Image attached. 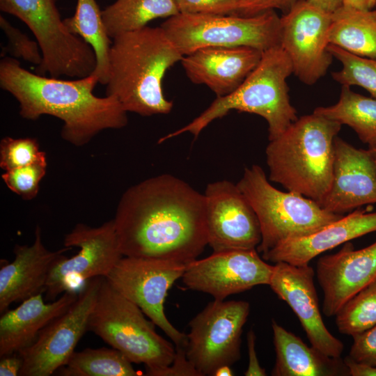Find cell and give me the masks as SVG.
<instances>
[{"label":"cell","instance_id":"1","mask_svg":"<svg viewBox=\"0 0 376 376\" xmlns=\"http://www.w3.org/2000/svg\"><path fill=\"white\" fill-rule=\"evenodd\" d=\"M113 221L124 256L188 264L207 245L204 194L170 174L128 188Z\"/></svg>","mask_w":376,"mask_h":376},{"label":"cell","instance_id":"2","mask_svg":"<svg viewBox=\"0 0 376 376\" xmlns=\"http://www.w3.org/2000/svg\"><path fill=\"white\" fill-rule=\"evenodd\" d=\"M97 83L93 74L64 80L34 74L11 56L0 61V86L17 100L19 115L31 120L43 115L59 118L62 138L75 146L87 144L101 131L127 124V112L116 97L94 95Z\"/></svg>","mask_w":376,"mask_h":376},{"label":"cell","instance_id":"3","mask_svg":"<svg viewBox=\"0 0 376 376\" xmlns=\"http://www.w3.org/2000/svg\"><path fill=\"white\" fill-rule=\"evenodd\" d=\"M182 57L160 26L118 35L109 50L106 95L116 97L127 112L167 114L173 102L163 93L162 79Z\"/></svg>","mask_w":376,"mask_h":376},{"label":"cell","instance_id":"4","mask_svg":"<svg viewBox=\"0 0 376 376\" xmlns=\"http://www.w3.org/2000/svg\"><path fill=\"white\" fill-rule=\"evenodd\" d=\"M342 125L315 113L292 123L265 150L269 180L316 202L330 189Z\"/></svg>","mask_w":376,"mask_h":376},{"label":"cell","instance_id":"5","mask_svg":"<svg viewBox=\"0 0 376 376\" xmlns=\"http://www.w3.org/2000/svg\"><path fill=\"white\" fill-rule=\"evenodd\" d=\"M292 73V62L280 45L263 51L257 66L235 91L217 97L198 116L160 138L158 143L185 132L196 137L214 120L222 118L231 110L263 117L268 124L269 140L277 138L298 118L290 100L286 81Z\"/></svg>","mask_w":376,"mask_h":376},{"label":"cell","instance_id":"6","mask_svg":"<svg viewBox=\"0 0 376 376\" xmlns=\"http://www.w3.org/2000/svg\"><path fill=\"white\" fill-rule=\"evenodd\" d=\"M143 314L103 277L87 330L120 351L132 363L145 364L146 375L155 376L172 363L175 347L155 331V324Z\"/></svg>","mask_w":376,"mask_h":376},{"label":"cell","instance_id":"7","mask_svg":"<svg viewBox=\"0 0 376 376\" xmlns=\"http://www.w3.org/2000/svg\"><path fill=\"white\" fill-rule=\"evenodd\" d=\"M258 219L262 255L288 240L312 234L343 215L328 212L316 201L273 187L258 165L245 168L236 183Z\"/></svg>","mask_w":376,"mask_h":376},{"label":"cell","instance_id":"8","mask_svg":"<svg viewBox=\"0 0 376 376\" xmlns=\"http://www.w3.org/2000/svg\"><path fill=\"white\" fill-rule=\"evenodd\" d=\"M160 27L183 56L207 47L248 46L263 52L281 43V17L274 10L253 16L179 13Z\"/></svg>","mask_w":376,"mask_h":376},{"label":"cell","instance_id":"9","mask_svg":"<svg viewBox=\"0 0 376 376\" xmlns=\"http://www.w3.org/2000/svg\"><path fill=\"white\" fill-rule=\"evenodd\" d=\"M56 0H0L2 11L23 21L33 33L42 55L39 75L83 78L96 67L93 49L72 33L61 19Z\"/></svg>","mask_w":376,"mask_h":376},{"label":"cell","instance_id":"10","mask_svg":"<svg viewBox=\"0 0 376 376\" xmlns=\"http://www.w3.org/2000/svg\"><path fill=\"white\" fill-rule=\"evenodd\" d=\"M187 265L157 258L123 256L104 278L159 327L175 347H186L187 334L167 319L164 302L169 290L182 278Z\"/></svg>","mask_w":376,"mask_h":376},{"label":"cell","instance_id":"11","mask_svg":"<svg viewBox=\"0 0 376 376\" xmlns=\"http://www.w3.org/2000/svg\"><path fill=\"white\" fill-rule=\"evenodd\" d=\"M250 313L246 301L214 299L190 322L186 356L201 376L240 358L241 336Z\"/></svg>","mask_w":376,"mask_h":376},{"label":"cell","instance_id":"12","mask_svg":"<svg viewBox=\"0 0 376 376\" xmlns=\"http://www.w3.org/2000/svg\"><path fill=\"white\" fill-rule=\"evenodd\" d=\"M63 243L79 250L70 258L62 255L52 267L45 290L49 300L63 292H79L91 279L106 277L124 256L113 219L97 227L77 224Z\"/></svg>","mask_w":376,"mask_h":376},{"label":"cell","instance_id":"13","mask_svg":"<svg viewBox=\"0 0 376 376\" xmlns=\"http://www.w3.org/2000/svg\"><path fill=\"white\" fill-rule=\"evenodd\" d=\"M102 278L88 280L73 304L44 327L32 345L18 352L24 359L19 376H49L66 364L88 331Z\"/></svg>","mask_w":376,"mask_h":376},{"label":"cell","instance_id":"14","mask_svg":"<svg viewBox=\"0 0 376 376\" xmlns=\"http://www.w3.org/2000/svg\"><path fill=\"white\" fill-rule=\"evenodd\" d=\"M331 16L307 0H298L281 17L280 46L292 62L293 73L305 84L316 83L332 62L328 50Z\"/></svg>","mask_w":376,"mask_h":376},{"label":"cell","instance_id":"15","mask_svg":"<svg viewBox=\"0 0 376 376\" xmlns=\"http://www.w3.org/2000/svg\"><path fill=\"white\" fill-rule=\"evenodd\" d=\"M274 265L260 258L256 249L213 252L188 263L182 276L190 290L212 295L214 299L269 285Z\"/></svg>","mask_w":376,"mask_h":376},{"label":"cell","instance_id":"16","mask_svg":"<svg viewBox=\"0 0 376 376\" xmlns=\"http://www.w3.org/2000/svg\"><path fill=\"white\" fill-rule=\"evenodd\" d=\"M207 245L213 252L254 249L261 242L260 226L237 184L209 183L204 192Z\"/></svg>","mask_w":376,"mask_h":376},{"label":"cell","instance_id":"17","mask_svg":"<svg viewBox=\"0 0 376 376\" xmlns=\"http://www.w3.org/2000/svg\"><path fill=\"white\" fill-rule=\"evenodd\" d=\"M314 275L309 265L295 266L277 262L269 285L296 314L311 345L329 357H340L344 345L329 332L323 322Z\"/></svg>","mask_w":376,"mask_h":376},{"label":"cell","instance_id":"18","mask_svg":"<svg viewBox=\"0 0 376 376\" xmlns=\"http://www.w3.org/2000/svg\"><path fill=\"white\" fill-rule=\"evenodd\" d=\"M316 276L324 294L322 312L327 317L336 315L349 299L376 280V242L359 250L345 242L337 253L318 259Z\"/></svg>","mask_w":376,"mask_h":376},{"label":"cell","instance_id":"19","mask_svg":"<svg viewBox=\"0 0 376 376\" xmlns=\"http://www.w3.org/2000/svg\"><path fill=\"white\" fill-rule=\"evenodd\" d=\"M317 203L341 215L376 203V170L367 150L357 148L336 136L331 185Z\"/></svg>","mask_w":376,"mask_h":376},{"label":"cell","instance_id":"20","mask_svg":"<svg viewBox=\"0 0 376 376\" xmlns=\"http://www.w3.org/2000/svg\"><path fill=\"white\" fill-rule=\"evenodd\" d=\"M262 54V51L248 46H213L185 55L180 62L191 81L204 84L217 97H223L241 85Z\"/></svg>","mask_w":376,"mask_h":376},{"label":"cell","instance_id":"21","mask_svg":"<svg viewBox=\"0 0 376 376\" xmlns=\"http://www.w3.org/2000/svg\"><path fill=\"white\" fill-rule=\"evenodd\" d=\"M72 247L64 246L57 251L48 250L42 239L39 226L35 229V239L31 246L16 244L15 259L1 261L0 313L6 311L13 302L42 293L51 269L58 258Z\"/></svg>","mask_w":376,"mask_h":376},{"label":"cell","instance_id":"22","mask_svg":"<svg viewBox=\"0 0 376 376\" xmlns=\"http://www.w3.org/2000/svg\"><path fill=\"white\" fill-rule=\"evenodd\" d=\"M375 231L376 212H366L357 208L312 234L280 244L262 255V258L274 263L307 265L320 254Z\"/></svg>","mask_w":376,"mask_h":376},{"label":"cell","instance_id":"23","mask_svg":"<svg viewBox=\"0 0 376 376\" xmlns=\"http://www.w3.org/2000/svg\"><path fill=\"white\" fill-rule=\"evenodd\" d=\"M79 292L68 290L56 301L45 304L42 293L31 297L0 318V357L18 352L33 343L40 331L65 312Z\"/></svg>","mask_w":376,"mask_h":376},{"label":"cell","instance_id":"24","mask_svg":"<svg viewBox=\"0 0 376 376\" xmlns=\"http://www.w3.org/2000/svg\"><path fill=\"white\" fill-rule=\"evenodd\" d=\"M276 361L273 376H347L349 370L340 357L326 355L308 346L274 320L272 321Z\"/></svg>","mask_w":376,"mask_h":376},{"label":"cell","instance_id":"25","mask_svg":"<svg viewBox=\"0 0 376 376\" xmlns=\"http://www.w3.org/2000/svg\"><path fill=\"white\" fill-rule=\"evenodd\" d=\"M328 40L353 54L376 58V9L341 6L332 13Z\"/></svg>","mask_w":376,"mask_h":376},{"label":"cell","instance_id":"26","mask_svg":"<svg viewBox=\"0 0 376 376\" xmlns=\"http://www.w3.org/2000/svg\"><path fill=\"white\" fill-rule=\"evenodd\" d=\"M180 12L173 0H116L102 11L111 39L147 26L157 18H169Z\"/></svg>","mask_w":376,"mask_h":376},{"label":"cell","instance_id":"27","mask_svg":"<svg viewBox=\"0 0 376 376\" xmlns=\"http://www.w3.org/2000/svg\"><path fill=\"white\" fill-rule=\"evenodd\" d=\"M313 113L348 125L368 148L376 146V99L357 93L350 86L343 85L336 104L317 107Z\"/></svg>","mask_w":376,"mask_h":376},{"label":"cell","instance_id":"28","mask_svg":"<svg viewBox=\"0 0 376 376\" xmlns=\"http://www.w3.org/2000/svg\"><path fill=\"white\" fill-rule=\"evenodd\" d=\"M63 22L68 29L82 38L93 49L96 67L92 73L97 77L99 83L105 85L109 72V55L112 39L104 27L102 11L95 0H77L73 16Z\"/></svg>","mask_w":376,"mask_h":376},{"label":"cell","instance_id":"29","mask_svg":"<svg viewBox=\"0 0 376 376\" xmlns=\"http://www.w3.org/2000/svg\"><path fill=\"white\" fill-rule=\"evenodd\" d=\"M129 359L113 348H86L74 352L66 364L56 371L68 376H136Z\"/></svg>","mask_w":376,"mask_h":376},{"label":"cell","instance_id":"30","mask_svg":"<svg viewBox=\"0 0 376 376\" xmlns=\"http://www.w3.org/2000/svg\"><path fill=\"white\" fill-rule=\"evenodd\" d=\"M338 331L354 336L376 325V280L349 299L336 314Z\"/></svg>","mask_w":376,"mask_h":376},{"label":"cell","instance_id":"31","mask_svg":"<svg viewBox=\"0 0 376 376\" xmlns=\"http://www.w3.org/2000/svg\"><path fill=\"white\" fill-rule=\"evenodd\" d=\"M328 50L342 64L340 70L331 73L332 78L342 86L363 88L376 99V58L359 56L331 44Z\"/></svg>","mask_w":376,"mask_h":376},{"label":"cell","instance_id":"32","mask_svg":"<svg viewBox=\"0 0 376 376\" xmlns=\"http://www.w3.org/2000/svg\"><path fill=\"white\" fill-rule=\"evenodd\" d=\"M47 162L36 139L6 136L0 142V167L5 171Z\"/></svg>","mask_w":376,"mask_h":376},{"label":"cell","instance_id":"33","mask_svg":"<svg viewBox=\"0 0 376 376\" xmlns=\"http://www.w3.org/2000/svg\"><path fill=\"white\" fill-rule=\"evenodd\" d=\"M47 162L5 171L1 175L7 187L13 192L29 201L34 198L39 191V184L47 171Z\"/></svg>","mask_w":376,"mask_h":376},{"label":"cell","instance_id":"34","mask_svg":"<svg viewBox=\"0 0 376 376\" xmlns=\"http://www.w3.org/2000/svg\"><path fill=\"white\" fill-rule=\"evenodd\" d=\"M0 26L8 39L6 46L2 48L1 56L9 54L11 57L22 58L38 67L41 65L42 55L37 41L31 40L2 15L0 16Z\"/></svg>","mask_w":376,"mask_h":376},{"label":"cell","instance_id":"35","mask_svg":"<svg viewBox=\"0 0 376 376\" xmlns=\"http://www.w3.org/2000/svg\"><path fill=\"white\" fill-rule=\"evenodd\" d=\"M179 12L188 14H235L240 0H173Z\"/></svg>","mask_w":376,"mask_h":376},{"label":"cell","instance_id":"36","mask_svg":"<svg viewBox=\"0 0 376 376\" xmlns=\"http://www.w3.org/2000/svg\"><path fill=\"white\" fill-rule=\"evenodd\" d=\"M352 338L349 355L355 361L376 366V325Z\"/></svg>","mask_w":376,"mask_h":376},{"label":"cell","instance_id":"37","mask_svg":"<svg viewBox=\"0 0 376 376\" xmlns=\"http://www.w3.org/2000/svg\"><path fill=\"white\" fill-rule=\"evenodd\" d=\"M298 0H240L235 15L253 16L268 10H280L286 13Z\"/></svg>","mask_w":376,"mask_h":376},{"label":"cell","instance_id":"38","mask_svg":"<svg viewBox=\"0 0 376 376\" xmlns=\"http://www.w3.org/2000/svg\"><path fill=\"white\" fill-rule=\"evenodd\" d=\"M175 354L172 363L158 371L155 376H201L186 356L185 347H175Z\"/></svg>","mask_w":376,"mask_h":376},{"label":"cell","instance_id":"39","mask_svg":"<svg viewBox=\"0 0 376 376\" xmlns=\"http://www.w3.org/2000/svg\"><path fill=\"white\" fill-rule=\"evenodd\" d=\"M247 347L249 355V363L246 370L244 372L246 376H265V370L260 365L256 351V334L251 329L246 336Z\"/></svg>","mask_w":376,"mask_h":376},{"label":"cell","instance_id":"40","mask_svg":"<svg viewBox=\"0 0 376 376\" xmlns=\"http://www.w3.org/2000/svg\"><path fill=\"white\" fill-rule=\"evenodd\" d=\"M24 359L19 352L1 357L0 376H17L22 368Z\"/></svg>","mask_w":376,"mask_h":376},{"label":"cell","instance_id":"41","mask_svg":"<svg viewBox=\"0 0 376 376\" xmlns=\"http://www.w3.org/2000/svg\"><path fill=\"white\" fill-rule=\"evenodd\" d=\"M351 376H376V366L353 359L350 355L343 359Z\"/></svg>","mask_w":376,"mask_h":376},{"label":"cell","instance_id":"42","mask_svg":"<svg viewBox=\"0 0 376 376\" xmlns=\"http://www.w3.org/2000/svg\"><path fill=\"white\" fill-rule=\"evenodd\" d=\"M310 3L331 13L342 6L341 0H307Z\"/></svg>","mask_w":376,"mask_h":376},{"label":"cell","instance_id":"43","mask_svg":"<svg viewBox=\"0 0 376 376\" xmlns=\"http://www.w3.org/2000/svg\"><path fill=\"white\" fill-rule=\"evenodd\" d=\"M342 6L359 10H371L376 7V0H341Z\"/></svg>","mask_w":376,"mask_h":376},{"label":"cell","instance_id":"44","mask_svg":"<svg viewBox=\"0 0 376 376\" xmlns=\"http://www.w3.org/2000/svg\"><path fill=\"white\" fill-rule=\"evenodd\" d=\"M214 376H231L233 372L230 366L224 365L219 367L214 373Z\"/></svg>","mask_w":376,"mask_h":376},{"label":"cell","instance_id":"45","mask_svg":"<svg viewBox=\"0 0 376 376\" xmlns=\"http://www.w3.org/2000/svg\"><path fill=\"white\" fill-rule=\"evenodd\" d=\"M367 150L373 162L376 170V146L368 148Z\"/></svg>","mask_w":376,"mask_h":376}]
</instances>
